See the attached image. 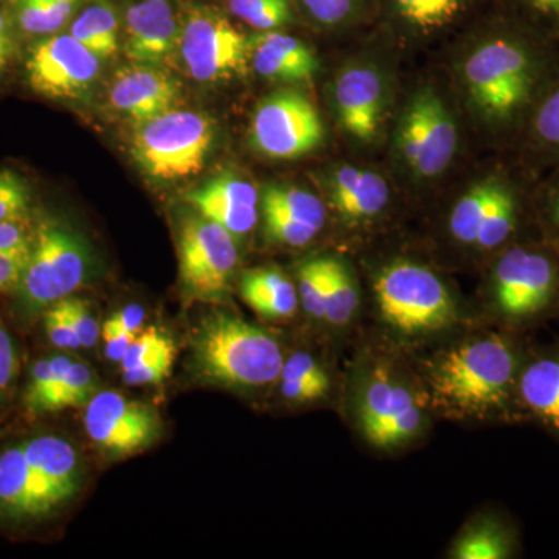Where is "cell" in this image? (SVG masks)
<instances>
[{
  "label": "cell",
  "mask_w": 559,
  "mask_h": 559,
  "mask_svg": "<svg viewBox=\"0 0 559 559\" xmlns=\"http://www.w3.org/2000/svg\"><path fill=\"white\" fill-rule=\"evenodd\" d=\"M20 370L16 345L5 326L0 323V403L7 399Z\"/></svg>",
  "instance_id": "ee69618b"
},
{
  "label": "cell",
  "mask_w": 559,
  "mask_h": 559,
  "mask_svg": "<svg viewBox=\"0 0 559 559\" xmlns=\"http://www.w3.org/2000/svg\"><path fill=\"white\" fill-rule=\"evenodd\" d=\"M35 240V226L28 216L0 221V252L31 249Z\"/></svg>",
  "instance_id": "7bdbcfd3"
},
{
  "label": "cell",
  "mask_w": 559,
  "mask_h": 559,
  "mask_svg": "<svg viewBox=\"0 0 559 559\" xmlns=\"http://www.w3.org/2000/svg\"><path fill=\"white\" fill-rule=\"evenodd\" d=\"M164 358H176L175 344L167 334L151 326V329L140 331L135 340L132 341L130 349L121 360V369H132L140 364Z\"/></svg>",
  "instance_id": "8d00e7d4"
},
{
  "label": "cell",
  "mask_w": 559,
  "mask_h": 559,
  "mask_svg": "<svg viewBox=\"0 0 559 559\" xmlns=\"http://www.w3.org/2000/svg\"><path fill=\"white\" fill-rule=\"evenodd\" d=\"M97 377L86 364L73 360L70 364L68 374L62 381L60 392L55 399L51 412L79 407L90 403L92 396L97 393Z\"/></svg>",
  "instance_id": "836d02e7"
},
{
  "label": "cell",
  "mask_w": 559,
  "mask_h": 559,
  "mask_svg": "<svg viewBox=\"0 0 559 559\" xmlns=\"http://www.w3.org/2000/svg\"><path fill=\"white\" fill-rule=\"evenodd\" d=\"M516 544L513 530L496 518H485L460 536L452 549V558H511L516 554Z\"/></svg>",
  "instance_id": "4316f807"
},
{
  "label": "cell",
  "mask_w": 559,
  "mask_h": 559,
  "mask_svg": "<svg viewBox=\"0 0 559 559\" xmlns=\"http://www.w3.org/2000/svg\"><path fill=\"white\" fill-rule=\"evenodd\" d=\"M525 418H533L559 440V345L525 353L518 382Z\"/></svg>",
  "instance_id": "ffe728a7"
},
{
  "label": "cell",
  "mask_w": 559,
  "mask_h": 559,
  "mask_svg": "<svg viewBox=\"0 0 559 559\" xmlns=\"http://www.w3.org/2000/svg\"><path fill=\"white\" fill-rule=\"evenodd\" d=\"M263 209L275 210L282 215L312 227L318 231L325 226L326 210L323 202L308 191L294 187H266L261 198Z\"/></svg>",
  "instance_id": "f546056e"
},
{
  "label": "cell",
  "mask_w": 559,
  "mask_h": 559,
  "mask_svg": "<svg viewBox=\"0 0 559 559\" xmlns=\"http://www.w3.org/2000/svg\"><path fill=\"white\" fill-rule=\"evenodd\" d=\"M333 98L337 119L349 135L362 142L377 138L385 108L380 70L366 64L342 69L334 83Z\"/></svg>",
  "instance_id": "2e32d148"
},
{
  "label": "cell",
  "mask_w": 559,
  "mask_h": 559,
  "mask_svg": "<svg viewBox=\"0 0 559 559\" xmlns=\"http://www.w3.org/2000/svg\"><path fill=\"white\" fill-rule=\"evenodd\" d=\"M87 436L103 451L131 455L150 447L159 436V418L145 404L112 390L97 392L84 414Z\"/></svg>",
  "instance_id": "5bb4252c"
},
{
  "label": "cell",
  "mask_w": 559,
  "mask_h": 559,
  "mask_svg": "<svg viewBox=\"0 0 559 559\" xmlns=\"http://www.w3.org/2000/svg\"><path fill=\"white\" fill-rule=\"evenodd\" d=\"M325 319L334 325H344L352 320L358 308V289L348 267L336 259H326Z\"/></svg>",
  "instance_id": "4dcf8cb0"
},
{
  "label": "cell",
  "mask_w": 559,
  "mask_h": 559,
  "mask_svg": "<svg viewBox=\"0 0 559 559\" xmlns=\"http://www.w3.org/2000/svg\"><path fill=\"white\" fill-rule=\"evenodd\" d=\"M61 301L70 325L79 337L81 347H94L97 344L98 336H100L102 329L94 314H92L90 305L84 300L75 299V297H66Z\"/></svg>",
  "instance_id": "ab89813d"
},
{
  "label": "cell",
  "mask_w": 559,
  "mask_h": 559,
  "mask_svg": "<svg viewBox=\"0 0 559 559\" xmlns=\"http://www.w3.org/2000/svg\"><path fill=\"white\" fill-rule=\"evenodd\" d=\"M399 153L415 176L432 179L450 167L457 148V127L437 92L418 91L399 124Z\"/></svg>",
  "instance_id": "30bf717a"
},
{
  "label": "cell",
  "mask_w": 559,
  "mask_h": 559,
  "mask_svg": "<svg viewBox=\"0 0 559 559\" xmlns=\"http://www.w3.org/2000/svg\"><path fill=\"white\" fill-rule=\"evenodd\" d=\"M70 35L100 60L119 51V20L116 11L106 3H94L81 11L70 27Z\"/></svg>",
  "instance_id": "83f0119b"
},
{
  "label": "cell",
  "mask_w": 559,
  "mask_h": 559,
  "mask_svg": "<svg viewBox=\"0 0 559 559\" xmlns=\"http://www.w3.org/2000/svg\"><path fill=\"white\" fill-rule=\"evenodd\" d=\"M87 271L90 253L81 238L57 221H39L31 260L16 290L22 308L32 314L46 311L81 288Z\"/></svg>",
  "instance_id": "52a82bcc"
},
{
  "label": "cell",
  "mask_w": 559,
  "mask_h": 559,
  "mask_svg": "<svg viewBox=\"0 0 559 559\" xmlns=\"http://www.w3.org/2000/svg\"><path fill=\"white\" fill-rule=\"evenodd\" d=\"M138 334L123 333L117 334V336L106 337V356H108L109 359L116 360V362H121L124 355H127L128 349H130L132 341L135 340Z\"/></svg>",
  "instance_id": "681fc988"
},
{
  "label": "cell",
  "mask_w": 559,
  "mask_h": 559,
  "mask_svg": "<svg viewBox=\"0 0 559 559\" xmlns=\"http://www.w3.org/2000/svg\"><path fill=\"white\" fill-rule=\"evenodd\" d=\"M374 294L385 322L409 336L440 331L457 319L444 283L412 261H395L384 267L374 283Z\"/></svg>",
  "instance_id": "8992f818"
},
{
  "label": "cell",
  "mask_w": 559,
  "mask_h": 559,
  "mask_svg": "<svg viewBox=\"0 0 559 559\" xmlns=\"http://www.w3.org/2000/svg\"><path fill=\"white\" fill-rule=\"evenodd\" d=\"M102 60L72 35L40 39L28 51L25 76L28 86L49 100H81L100 73Z\"/></svg>",
  "instance_id": "7c38bea8"
},
{
  "label": "cell",
  "mask_w": 559,
  "mask_h": 559,
  "mask_svg": "<svg viewBox=\"0 0 559 559\" xmlns=\"http://www.w3.org/2000/svg\"><path fill=\"white\" fill-rule=\"evenodd\" d=\"M173 364H175V358H164L140 364L138 367L123 370V381L128 385L159 384V382L170 377Z\"/></svg>",
  "instance_id": "bcb514c9"
},
{
  "label": "cell",
  "mask_w": 559,
  "mask_h": 559,
  "mask_svg": "<svg viewBox=\"0 0 559 559\" xmlns=\"http://www.w3.org/2000/svg\"><path fill=\"white\" fill-rule=\"evenodd\" d=\"M299 296L308 314L325 319V257L305 261L299 267Z\"/></svg>",
  "instance_id": "e575fe53"
},
{
  "label": "cell",
  "mask_w": 559,
  "mask_h": 559,
  "mask_svg": "<svg viewBox=\"0 0 559 559\" xmlns=\"http://www.w3.org/2000/svg\"><path fill=\"white\" fill-rule=\"evenodd\" d=\"M229 11L259 32H272L293 21L290 0H229Z\"/></svg>",
  "instance_id": "1f68e13d"
},
{
  "label": "cell",
  "mask_w": 559,
  "mask_h": 559,
  "mask_svg": "<svg viewBox=\"0 0 559 559\" xmlns=\"http://www.w3.org/2000/svg\"><path fill=\"white\" fill-rule=\"evenodd\" d=\"M463 64V81L481 117L499 131L524 132L559 73L551 43L503 3Z\"/></svg>",
  "instance_id": "6da1fadb"
},
{
  "label": "cell",
  "mask_w": 559,
  "mask_h": 559,
  "mask_svg": "<svg viewBox=\"0 0 559 559\" xmlns=\"http://www.w3.org/2000/svg\"><path fill=\"white\" fill-rule=\"evenodd\" d=\"M69 500L51 479L27 440L0 454V513L10 520H38Z\"/></svg>",
  "instance_id": "4fadbf2b"
},
{
  "label": "cell",
  "mask_w": 559,
  "mask_h": 559,
  "mask_svg": "<svg viewBox=\"0 0 559 559\" xmlns=\"http://www.w3.org/2000/svg\"><path fill=\"white\" fill-rule=\"evenodd\" d=\"M539 216L544 229L549 234L547 241L559 249V173L540 197Z\"/></svg>",
  "instance_id": "f6af8a7d"
},
{
  "label": "cell",
  "mask_w": 559,
  "mask_h": 559,
  "mask_svg": "<svg viewBox=\"0 0 559 559\" xmlns=\"http://www.w3.org/2000/svg\"><path fill=\"white\" fill-rule=\"evenodd\" d=\"M421 409L406 385L388 373L378 374L367 385L360 401V428L377 448H395L411 440L421 425Z\"/></svg>",
  "instance_id": "9a60e30c"
},
{
  "label": "cell",
  "mask_w": 559,
  "mask_h": 559,
  "mask_svg": "<svg viewBox=\"0 0 559 559\" xmlns=\"http://www.w3.org/2000/svg\"><path fill=\"white\" fill-rule=\"evenodd\" d=\"M250 58L263 79L304 83L314 79L319 61L307 44L280 32H260L249 38Z\"/></svg>",
  "instance_id": "44dd1931"
},
{
  "label": "cell",
  "mask_w": 559,
  "mask_h": 559,
  "mask_svg": "<svg viewBox=\"0 0 559 559\" xmlns=\"http://www.w3.org/2000/svg\"><path fill=\"white\" fill-rule=\"evenodd\" d=\"M187 201L204 218L219 224L235 238L248 235L259 221V190L238 176L221 175L201 189L191 191Z\"/></svg>",
  "instance_id": "d6986e66"
},
{
  "label": "cell",
  "mask_w": 559,
  "mask_h": 559,
  "mask_svg": "<svg viewBox=\"0 0 559 559\" xmlns=\"http://www.w3.org/2000/svg\"><path fill=\"white\" fill-rule=\"evenodd\" d=\"M238 261L235 237L219 224L201 215L187 219L180 227V283L194 299H224Z\"/></svg>",
  "instance_id": "9c48e42d"
},
{
  "label": "cell",
  "mask_w": 559,
  "mask_h": 559,
  "mask_svg": "<svg viewBox=\"0 0 559 559\" xmlns=\"http://www.w3.org/2000/svg\"><path fill=\"white\" fill-rule=\"evenodd\" d=\"M299 3L316 24L336 28L362 20L373 0H299Z\"/></svg>",
  "instance_id": "d6a6232c"
},
{
  "label": "cell",
  "mask_w": 559,
  "mask_h": 559,
  "mask_svg": "<svg viewBox=\"0 0 559 559\" xmlns=\"http://www.w3.org/2000/svg\"><path fill=\"white\" fill-rule=\"evenodd\" d=\"M492 310L503 322L525 326L559 305V249L549 241L513 242L491 272Z\"/></svg>",
  "instance_id": "277c9868"
},
{
  "label": "cell",
  "mask_w": 559,
  "mask_h": 559,
  "mask_svg": "<svg viewBox=\"0 0 559 559\" xmlns=\"http://www.w3.org/2000/svg\"><path fill=\"white\" fill-rule=\"evenodd\" d=\"M389 186L378 173L344 167L331 178V201L344 218L362 221L380 215L389 204Z\"/></svg>",
  "instance_id": "7402d4cb"
},
{
  "label": "cell",
  "mask_w": 559,
  "mask_h": 559,
  "mask_svg": "<svg viewBox=\"0 0 559 559\" xmlns=\"http://www.w3.org/2000/svg\"><path fill=\"white\" fill-rule=\"evenodd\" d=\"M524 143L532 159L559 167V73L533 109Z\"/></svg>",
  "instance_id": "d4e9b609"
},
{
  "label": "cell",
  "mask_w": 559,
  "mask_h": 559,
  "mask_svg": "<svg viewBox=\"0 0 559 559\" xmlns=\"http://www.w3.org/2000/svg\"><path fill=\"white\" fill-rule=\"evenodd\" d=\"M503 3L540 35L559 40V0H503Z\"/></svg>",
  "instance_id": "d590c367"
},
{
  "label": "cell",
  "mask_w": 559,
  "mask_h": 559,
  "mask_svg": "<svg viewBox=\"0 0 559 559\" xmlns=\"http://www.w3.org/2000/svg\"><path fill=\"white\" fill-rule=\"evenodd\" d=\"M180 87L167 72L150 64L121 69L114 76L109 103L135 124L176 109Z\"/></svg>",
  "instance_id": "e0dca14e"
},
{
  "label": "cell",
  "mask_w": 559,
  "mask_h": 559,
  "mask_svg": "<svg viewBox=\"0 0 559 559\" xmlns=\"http://www.w3.org/2000/svg\"><path fill=\"white\" fill-rule=\"evenodd\" d=\"M180 24L168 0H142L127 13L124 53L135 64L160 66L179 47Z\"/></svg>",
  "instance_id": "ac0fdd59"
},
{
  "label": "cell",
  "mask_w": 559,
  "mask_h": 559,
  "mask_svg": "<svg viewBox=\"0 0 559 559\" xmlns=\"http://www.w3.org/2000/svg\"><path fill=\"white\" fill-rule=\"evenodd\" d=\"M280 389L286 400L308 403L322 399L330 389L329 374L308 353H294L280 373Z\"/></svg>",
  "instance_id": "f1b7e54d"
},
{
  "label": "cell",
  "mask_w": 559,
  "mask_h": 559,
  "mask_svg": "<svg viewBox=\"0 0 559 559\" xmlns=\"http://www.w3.org/2000/svg\"><path fill=\"white\" fill-rule=\"evenodd\" d=\"M527 348L513 334H487L448 352L430 377L433 399L462 417L525 418L518 382Z\"/></svg>",
  "instance_id": "7a4b0ae2"
},
{
  "label": "cell",
  "mask_w": 559,
  "mask_h": 559,
  "mask_svg": "<svg viewBox=\"0 0 559 559\" xmlns=\"http://www.w3.org/2000/svg\"><path fill=\"white\" fill-rule=\"evenodd\" d=\"M484 0H381L393 20L412 32L430 35L465 20Z\"/></svg>",
  "instance_id": "603a6c76"
},
{
  "label": "cell",
  "mask_w": 559,
  "mask_h": 559,
  "mask_svg": "<svg viewBox=\"0 0 559 559\" xmlns=\"http://www.w3.org/2000/svg\"><path fill=\"white\" fill-rule=\"evenodd\" d=\"M14 53H16V43H14L13 24L0 10V76L9 70Z\"/></svg>",
  "instance_id": "c3c4849f"
},
{
  "label": "cell",
  "mask_w": 559,
  "mask_h": 559,
  "mask_svg": "<svg viewBox=\"0 0 559 559\" xmlns=\"http://www.w3.org/2000/svg\"><path fill=\"white\" fill-rule=\"evenodd\" d=\"M241 296L253 311L267 319L290 318L299 304L293 283L272 267L246 272Z\"/></svg>",
  "instance_id": "cb8c5ba5"
},
{
  "label": "cell",
  "mask_w": 559,
  "mask_h": 559,
  "mask_svg": "<svg viewBox=\"0 0 559 559\" xmlns=\"http://www.w3.org/2000/svg\"><path fill=\"white\" fill-rule=\"evenodd\" d=\"M31 253L32 248L0 252V294L20 288Z\"/></svg>",
  "instance_id": "b9f144b4"
},
{
  "label": "cell",
  "mask_w": 559,
  "mask_h": 559,
  "mask_svg": "<svg viewBox=\"0 0 559 559\" xmlns=\"http://www.w3.org/2000/svg\"><path fill=\"white\" fill-rule=\"evenodd\" d=\"M194 362L205 380L229 388H263L280 380L278 342L237 316L215 312L202 320L193 341Z\"/></svg>",
  "instance_id": "3957f363"
},
{
  "label": "cell",
  "mask_w": 559,
  "mask_h": 559,
  "mask_svg": "<svg viewBox=\"0 0 559 559\" xmlns=\"http://www.w3.org/2000/svg\"><path fill=\"white\" fill-rule=\"evenodd\" d=\"M178 53L191 79L219 83L246 72L249 38L219 11L194 7L180 25Z\"/></svg>",
  "instance_id": "ba28073f"
},
{
  "label": "cell",
  "mask_w": 559,
  "mask_h": 559,
  "mask_svg": "<svg viewBox=\"0 0 559 559\" xmlns=\"http://www.w3.org/2000/svg\"><path fill=\"white\" fill-rule=\"evenodd\" d=\"M263 215L264 226H266L271 240L282 242V245L300 248V246L308 245L319 234L307 224L290 219L275 210L263 209Z\"/></svg>",
  "instance_id": "f35d334b"
},
{
  "label": "cell",
  "mask_w": 559,
  "mask_h": 559,
  "mask_svg": "<svg viewBox=\"0 0 559 559\" xmlns=\"http://www.w3.org/2000/svg\"><path fill=\"white\" fill-rule=\"evenodd\" d=\"M323 123L310 98L280 91L257 106L250 123V145L271 159H297L318 148Z\"/></svg>",
  "instance_id": "8fae6325"
},
{
  "label": "cell",
  "mask_w": 559,
  "mask_h": 559,
  "mask_svg": "<svg viewBox=\"0 0 559 559\" xmlns=\"http://www.w3.org/2000/svg\"><path fill=\"white\" fill-rule=\"evenodd\" d=\"M143 318H145V311L138 307V305L124 308V310L117 312L112 318L106 320L102 329L103 340L117 336V334L140 333L143 326Z\"/></svg>",
  "instance_id": "7dc6e473"
},
{
  "label": "cell",
  "mask_w": 559,
  "mask_h": 559,
  "mask_svg": "<svg viewBox=\"0 0 559 559\" xmlns=\"http://www.w3.org/2000/svg\"><path fill=\"white\" fill-rule=\"evenodd\" d=\"M215 142V124L205 114L173 109L135 124L131 153L157 182H180L204 168Z\"/></svg>",
  "instance_id": "5b68a950"
},
{
  "label": "cell",
  "mask_w": 559,
  "mask_h": 559,
  "mask_svg": "<svg viewBox=\"0 0 559 559\" xmlns=\"http://www.w3.org/2000/svg\"><path fill=\"white\" fill-rule=\"evenodd\" d=\"M31 189L22 176L11 170H0V221L28 216Z\"/></svg>",
  "instance_id": "74e56055"
},
{
  "label": "cell",
  "mask_w": 559,
  "mask_h": 559,
  "mask_svg": "<svg viewBox=\"0 0 559 559\" xmlns=\"http://www.w3.org/2000/svg\"><path fill=\"white\" fill-rule=\"evenodd\" d=\"M506 178L507 175L489 176L460 198L450 219L451 234L455 240L462 245L476 246L481 226Z\"/></svg>",
  "instance_id": "484cf974"
},
{
  "label": "cell",
  "mask_w": 559,
  "mask_h": 559,
  "mask_svg": "<svg viewBox=\"0 0 559 559\" xmlns=\"http://www.w3.org/2000/svg\"><path fill=\"white\" fill-rule=\"evenodd\" d=\"M44 326H46L47 336H49L55 347L62 349L81 348L79 337L70 325L61 300L50 305L44 312Z\"/></svg>",
  "instance_id": "60d3db41"
}]
</instances>
